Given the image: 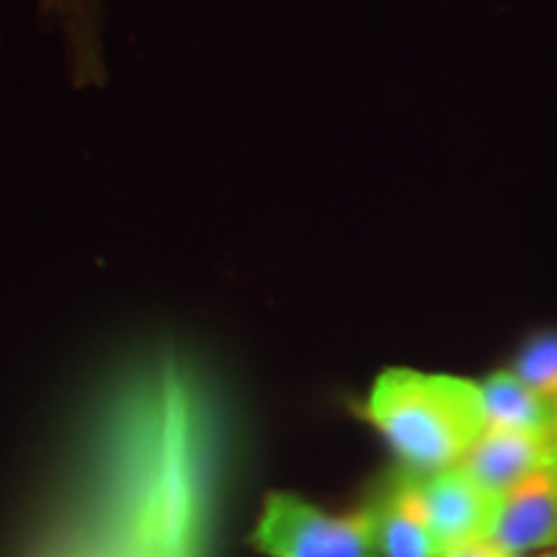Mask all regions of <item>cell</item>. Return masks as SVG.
<instances>
[{
	"instance_id": "cell-2",
	"label": "cell",
	"mask_w": 557,
	"mask_h": 557,
	"mask_svg": "<svg viewBox=\"0 0 557 557\" xmlns=\"http://www.w3.org/2000/svg\"><path fill=\"white\" fill-rule=\"evenodd\" d=\"M364 416L416 475L455 468L487 429L480 382L403 367L380 374Z\"/></svg>"
},
{
	"instance_id": "cell-4",
	"label": "cell",
	"mask_w": 557,
	"mask_h": 557,
	"mask_svg": "<svg viewBox=\"0 0 557 557\" xmlns=\"http://www.w3.org/2000/svg\"><path fill=\"white\" fill-rule=\"evenodd\" d=\"M418 483L442 555L487 537L500 498L485 491L462 465L418 475Z\"/></svg>"
},
{
	"instance_id": "cell-10",
	"label": "cell",
	"mask_w": 557,
	"mask_h": 557,
	"mask_svg": "<svg viewBox=\"0 0 557 557\" xmlns=\"http://www.w3.org/2000/svg\"><path fill=\"white\" fill-rule=\"evenodd\" d=\"M442 557H508V555L500 553V549L496 545H491L487 540H480V542H470V545L449 549V553Z\"/></svg>"
},
{
	"instance_id": "cell-5",
	"label": "cell",
	"mask_w": 557,
	"mask_h": 557,
	"mask_svg": "<svg viewBox=\"0 0 557 557\" xmlns=\"http://www.w3.org/2000/svg\"><path fill=\"white\" fill-rule=\"evenodd\" d=\"M485 540L508 557L557 549V462L498 500Z\"/></svg>"
},
{
	"instance_id": "cell-9",
	"label": "cell",
	"mask_w": 557,
	"mask_h": 557,
	"mask_svg": "<svg viewBox=\"0 0 557 557\" xmlns=\"http://www.w3.org/2000/svg\"><path fill=\"white\" fill-rule=\"evenodd\" d=\"M511 372L534 393L557 403V333H542L529 341Z\"/></svg>"
},
{
	"instance_id": "cell-11",
	"label": "cell",
	"mask_w": 557,
	"mask_h": 557,
	"mask_svg": "<svg viewBox=\"0 0 557 557\" xmlns=\"http://www.w3.org/2000/svg\"><path fill=\"white\" fill-rule=\"evenodd\" d=\"M519 557H557V549H545V553H532V555H519Z\"/></svg>"
},
{
	"instance_id": "cell-8",
	"label": "cell",
	"mask_w": 557,
	"mask_h": 557,
	"mask_svg": "<svg viewBox=\"0 0 557 557\" xmlns=\"http://www.w3.org/2000/svg\"><path fill=\"white\" fill-rule=\"evenodd\" d=\"M483 387L487 429L521 431V434H553L557 403L534 393L511 369L493 372Z\"/></svg>"
},
{
	"instance_id": "cell-6",
	"label": "cell",
	"mask_w": 557,
	"mask_h": 557,
	"mask_svg": "<svg viewBox=\"0 0 557 557\" xmlns=\"http://www.w3.org/2000/svg\"><path fill=\"white\" fill-rule=\"evenodd\" d=\"M557 462L555 434H521V431L485 429L475 447L462 459V468L493 496L504 498L511 487L534 472Z\"/></svg>"
},
{
	"instance_id": "cell-1",
	"label": "cell",
	"mask_w": 557,
	"mask_h": 557,
	"mask_svg": "<svg viewBox=\"0 0 557 557\" xmlns=\"http://www.w3.org/2000/svg\"><path fill=\"white\" fill-rule=\"evenodd\" d=\"M220 451L197 369L173 354L137 367L96 416L54 557H207Z\"/></svg>"
},
{
	"instance_id": "cell-12",
	"label": "cell",
	"mask_w": 557,
	"mask_h": 557,
	"mask_svg": "<svg viewBox=\"0 0 557 557\" xmlns=\"http://www.w3.org/2000/svg\"><path fill=\"white\" fill-rule=\"evenodd\" d=\"M553 434H555V442H557V418H555V429H553Z\"/></svg>"
},
{
	"instance_id": "cell-3",
	"label": "cell",
	"mask_w": 557,
	"mask_h": 557,
	"mask_svg": "<svg viewBox=\"0 0 557 557\" xmlns=\"http://www.w3.org/2000/svg\"><path fill=\"white\" fill-rule=\"evenodd\" d=\"M253 545L269 557H382L374 500L333 517L308 500L274 493L263 504Z\"/></svg>"
},
{
	"instance_id": "cell-7",
	"label": "cell",
	"mask_w": 557,
	"mask_h": 557,
	"mask_svg": "<svg viewBox=\"0 0 557 557\" xmlns=\"http://www.w3.org/2000/svg\"><path fill=\"white\" fill-rule=\"evenodd\" d=\"M374 506L380 513L382 557H442L416 472L403 470L389 480Z\"/></svg>"
}]
</instances>
